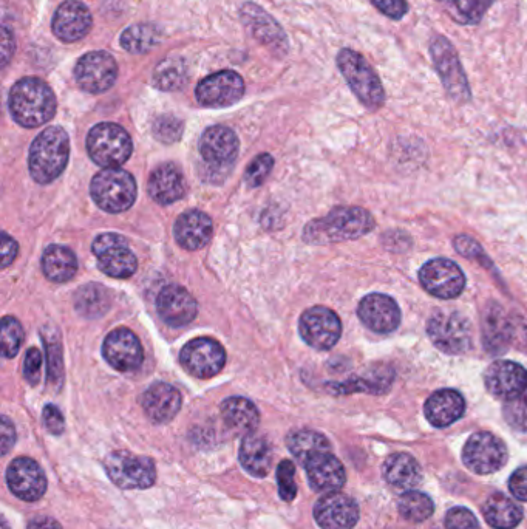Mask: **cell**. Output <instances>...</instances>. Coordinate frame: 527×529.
<instances>
[{
	"label": "cell",
	"mask_w": 527,
	"mask_h": 529,
	"mask_svg": "<svg viewBox=\"0 0 527 529\" xmlns=\"http://www.w3.org/2000/svg\"><path fill=\"white\" fill-rule=\"evenodd\" d=\"M376 222L364 208H334L322 219L313 220L303 229V239L311 245L356 240L373 231Z\"/></svg>",
	"instance_id": "cell-1"
},
{
	"label": "cell",
	"mask_w": 527,
	"mask_h": 529,
	"mask_svg": "<svg viewBox=\"0 0 527 529\" xmlns=\"http://www.w3.org/2000/svg\"><path fill=\"white\" fill-rule=\"evenodd\" d=\"M8 107H10L11 117L19 126L34 129V127L44 126L55 117L58 103H56L55 92L51 90L47 82L28 76V78L19 79L11 87Z\"/></svg>",
	"instance_id": "cell-2"
},
{
	"label": "cell",
	"mask_w": 527,
	"mask_h": 529,
	"mask_svg": "<svg viewBox=\"0 0 527 529\" xmlns=\"http://www.w3.org/2000/svg\"><path fill=\"white\" fill-rule=\"evenodd\" d=\"M70 158V138L62 127L51 126L30 147L28 166L33 180L48 185L64 172Z\"/></svg>",
	"instance_id": "cell-3"
},
{
	"label": "cell",
	"mask_w": 527,
	"mask_h": 529,
	"mask_svg": "<svg viewBox=\"0 0 527 529\" xmlns=\"http://www.w3.org/2000/svg\"><path fill=\"white\" fill-rule=\"evenodd\" d=\"M337 67L351 92L367 109L379 110L384 106L385 92L381 79L361 53L342 48L337 55Z\"/></svg>",
	"instance_id": "cell-4"
},
{
	"label": "cell",
	"mask_w": 527,
	"mask_h": 529,
	"mask_svg": "<svg viewBox=\"0 0 527 529\" xmlns=\"http://www.w3.org/2000/svg\"><path fill=\"white\" fill-rule=\"evenodd\" d=\"M90 192L96 205L112 214L132 208L138 194L135 178L121 168H107L98 172L93 177Z\"/></svg>",
	"instance_id": "cell-5"
},
{
	"label": "cell",
	"mask_w": 527,
	"mask_h": 529,
	"mask_svg": "<svg viewBox=\"0 0 527 529\" xmlns=\"http://www.w3.org/2000/svg\"><path fill=\"white\" fill-rule=\"evenodd\" d=\"M87 152L98 166L119 168L132 155V138L118 124H96L87 135Z\"/></svg>",
	"instance_id": "cell-6"
},
{
	"label": "cell",
	"mask_w": 527,
	"mask_h": 529,
	"mask_svg": "<svg viewBox=\"0 0 527 529\" xmlns=\"http://www.w3.org/2000/svg\"><path fill=\"white\" fill-rule=\"evenodd\" d=\"M427 335L447 355H463L472 347V324L459 311H436L427 322Z\"/></svg>",
	"instance_id": "cell-7"
},
{
	"label": "cell",
	"mask_w": 527,
	"mask_h": 529,
	"mask_svg": "<svg viewBox=\"0 0 527 529\" xmlns=\"http://www.w3.org/2000/svg\"><path fill=\"white\" fill-rule=\"evenodd\" d=\"M430 55H432L436 72H438L447 95L455 103H469L470 98H472L469 81H467L466 72H464L452 42L444 36H435L430 42Z\"/></svg>",
	"instance_id": "cell-8"
},
{
	"label": "cell",
	"mask_w": 527,
	"mask_h": 529,
	"mask_svg": "<svg viewBox=\"0 0 527 529\" xmlns=\"http://www.w3.org/2000/svg\"><path fill=\"white\" fill-rule=\"evenodd\" d=\"M104 469L110 480L121 489H149L157 482V468L152 458L129 451L107 455Z\"/></svg>",
	"instance_id": "cell-9"
},
{
	"label": "cell",
	"mask_w": 527,
	"mask_h": 529,
	"mask_svg": "<svg viewBox=\"0 0 527 529\" xmlns=\"http://www.w3.org/2000/svg\"><path fill=\"white\" fill-rule=\"evenodd\" d=\"M509 458L506 444L490 432H476L464 444L463 461L478 475L493 474L504 468Z\"/></svg>",
	"instance_id": "cell-10"
},
{
	"label": "cell",
	"mask_w": 527,
	"mask_h": 529,
	"mask_svg": "<svg viewBox=\"0 0 527 529\" xmlns=\"http://www.w3.org/2000/svg\"><path fill=\"white\" fill-rule=\"evenodd\" d=\"M92 250L98 259L99 270L107 276L127 279L136 273L138 260L130 250L126 237L112 233L101 234L93 242Z\"/></svg>",
	"instance_id": "cell-11"
},
{
	"label": "cell",
	"mask_w": 527,
	"mask_h": 529,
	"mask_svg": "<svg viewBox=\"0 0 527 529\" xmlns=\"http://www.w3.org/2000/svg\"><path fill=\"white\" fill-rule=\"evenodd\" d=\"M419 282L427 293L438 299H455L466 288L463 270L449 259H433L419 270Z\"/></svg>",
	"instance_id": "cell-12"
},
{
	"label": "cell",
	"mask_w": 527,
	"mask_h": 529,
	"mask_svg": "<svg viewBox=\"0 0 527 529\" xmlns=\"http://www.w3.org/2000/svg\"><path fill=\"white\" fill-rule=\"evenodd\" d=\"M299 332L303 341L316 350H330L342 335V322L333 310L313 307L300 316Z\"/></svg>",
	"instance_id": "cell-13"
},
{
	"label": "cell",
	"mask_w": 527,
	"mask_h": 529,
	"mask_svg": "<svg viewBox=\"0 0 527 529\" xmlns=\"http://www.w3.org/2000/svg\"><path fill=\"white\" fill-rule=\"evenodd\" d=\"M245 95V81L232 70L214 73L201 79L195 96L198 103L209 109H223L238 103Z\"/></svg>",
	"instance_id": "cell-14"
},
{
	"label": "cell",
	"mask_w": 527,
	"mask_h": 529,
	"mask_svg": "<svg viewBox=\"0 0 527 529\" xmlns=\"http://www.w3.org/2000/svg\"><path fill=\"white\" fill-rule=\"evenodd\" d=\"M118 64L107 52H90L79 59L75 67V79L84 92L99 95L115 86Z\"/></svg>",
	"instance_id": "cell-15"
},
{
	"label": "cell",
	"mask_w": 527,
	"mask_h": 529,
	"mask_svg": "<svg viewBox=\"0 0 527 529\" xmlns=\"http://www.w3.org/2000/svg\"><path fill=\"white\" fill-rule=\"evenodd\" d=\"M180 359L192 376L212 378L225 367L226 352L215 339L197 338L184 345Z\"/></svg>",
	"instance_id": "cell-16"
},
{
	"label": "cell",
	"mask_w": 527,
	"mask_h": 529,
	"mask_svg": "<svg viewBox=\"0 0 527 529\" xmlns=\"http://www.w3.org/2000/svg\"><path fill=\"white\" fill-rule=\"evenodd\" d=\"M7 485L17 499L24 502H38L48 488L47 477L41 466L28 457L11 461L7 469Z\"/></svg>",
	"instance_id": "cell-17"
},
{
	"label": "cell",
	"mask_w": 527,
	"mask_h": 529,
	"mask_svg": "<svg viewBox=\"0 0 527 529\" xmlns=\"http://www.w3.org/2000/svg\"><path fill=\"white\" fill-rule=\"evenodd\" d=\"M102 355L118 372H133L143 364L144 353L140 339L129 328H116L102 344Z\"/></svg>",
	"instance_id": "cell-18"
},
{
	"label": "cell",
	"mask_w": 527,
	"mask_h": 529,
	"mask_svg": "<svg viewBox=\"0 0 527 529\" xmlns=\"http://www.w3.org/2000/svg\"><path fill=\"white\" fill-rule=\"evenodd\" d=\"M527 384V370L514 361H497L484 372V386L498 400H517Z\"/></svg>",
	"instance_id": "cell-19"
},
{
	"label": "cell",
	"mask_w": 527,
	"mask_h": 529,
	"mask_svg": "<svg viewBox=\"0 0 527 529\" xmlns=\"http://www.w3.org/2000/svg\"><path fill=\"white\" fill-rule=\"evenodd\" d=\"M359 516L356 500L340 492L323 495L314 506V519L322 529H353Z\"/></svg>",
	"instance_id": "cell-20"
},
{
	"label": "cell",
	"mask_w": 527,
	"mask_h": 529,
	"mask_svg": "<svg viewBox=\"0 0 527 529\" xmlns=\"http://www.w3.org/2000/svg\"><path fill=\"white\" fill-rule=\"evenodd\" d=\"M357 316L365 327L379 335L395 332L401 324V310L395 299L387 294H368L357 307Z\"/></svg>",
	"instance_id": "cell-21"
},
{
	"label": "cell",
	"mask_w": 527,
	"mask_h": 529,
	"mask_svg": "<svg viewBox=\"0 0 527 529\" xmlns=\"http://www.w3.org/2000/svg\"><path fill=\"white\" fill-rule=\"evenodd\" d=\"M93 18L89 8L79 0H65L53 16L51 28L59 41L65 44L81 41L92 30Z\"/></svg>",
	"instance_id": "cell-22"
},
{
	"label": "cell",
	"mask_w": 527,
	"mask_h": 529,
	"mask_svg": "<svg viewBox=\"0 0 527 529\" xmlns=\"http://www.w3.org/2000/svg\"><path fill=\"white\" fill-rule=\"evenodd\" d=\"M240 18L255 41H259L260 44L276 52L286 53L288 39H286L285 31L280 27L279 22L269 16L262 7L248 2L240 10Z\"/></svg>",
	"instance_id": "cell-23"
},
{
	"label": "cell",
	"mask_w": 527,
	"mask_h": 529,
	"mask_svg": "<svg viewBox=\"0 0 527 529\" xmlns=\"http://www.w3.org/2000/svg\"><path fill=\"white\" fill-rule=\"evenodd\" d=\"M395 383L393 367L378 364L365 370L361 375L342 381V383H327L325 389L336 396L351 395V393H370V395H384Z\"/></svg>",
	"instance_id": "cell-24"
},
{
	"label": "cell",
	"mask_w": 527,
	"mask_h": 529,
	"mask_svg": "<svg viewBox=\"0 0 527 529\" xmlns=\"http://www.w3.org/2000/svg\"><path fill=\"white\" fill-rule=\"evenodd\" d=\"M238 138L226 126L209 127L200 140V154L211 168H229L238 154Z\"/></svg>",
	"instance_id": "cell-25"
},
{
	"label": "cell",
	"mask_w": 527,
	"mask_h": 529,
	"mask_svg": "<svg viewBox=\"0 0 527 529\" xmlns=\"http://www.w3.org/2000/svg\"><path fill=\"white\" fill-rule=\"evenodd\" d=\"M157 310L167 325L178 328L194 321L198 305L189 291L178 285H169L158 294Z\"/></svg>",
	"instance_id": "cell-26"
},
{
	"label": "cell",
	"mask_w": 527,
	"mask_h": 529,
	"mask_svg": "<svg viewBox=\"0 0 527 529\" xmlns=\"http://www.w3.org/2000/svg\"><path fill=\"white\" fill-rule=\"evenodd\" d=\"M484 349L490 355H503L512 344V316L497 302H489L481 321Z\"/></svg>",
	"instance_id": "cell-27"
},
{
	"label": "cell",
	"mask_w": 527,
	"mask_h": 529,
	"mask_svg": "<svg viewBox=\"0 0 527 529\" xmlns=\"http://www.w3.org/2000/svg\"><path fill=\"white\" fill-rule=\"evenodd\" d=\"M305 469L311 488L322 494L340 491L347 482L344 465L331 452H323L311 458Z\"/></svg>",
	"instance_id": "cell-28"
},
{
	"label": "cell",
	"mask_w": 527,
	"mask_h": 529,
	"mask_svg": "<svg viewBox=\"0 0 527 529\" xmlns=\"http://www.w3.org/2000/svg\"><path fill=\"white\" fill-rule=\"evenodd\" d=\"M144 412L147 418L155 424H166L177 417L180 412L183 398L180 390L166 383H155L144 392L143 400Z\"/></svg>",
	"instance_id": "cell-29"
},
{
	"label": "cell",
	"mask_w": 527,
	"mask_h": 529,
	"mask_svg": "<svg viewBox=\"0 0 527 529\" xmlns=\"http://www.w3.org/2000/svg\"><path fill=\"white\" fill-rule=\"evenodd\" d=\"M212 220L206 212L192 209L178 217L174 226V236L178 245L187 251L201 250L208 245L212 236Z\"/></svg>",
	"instance_id": "cell-30"
},
{
	"label": "cell",
	"mask_w": 527,
	"mask_h": 529,
	"mask_svg": "<svg viewBox=\"0 0 527 529\" xmlns=\"http://www.w3.org/2000/svg\"><path fill=\"white\" fill-rule=\"evenodd\" d=\"M425 418L435 427H447L456 423L466 412L464 396L453 389H442L425 401Z\"/></svg>",
	"instance_id": "cell-31"
},
{
	"label": "cell",
	"mask_w": 527,
	"mask_h": 529,
	"mask_svg": "<svg viewBox=\"0 0 527 529\" xmlns=\"http://www.w3.org/2000/svg\"><path fill=\"white\" fill-rule=\"evenodd\" d=\"M147 188L150 197L160 205L178 202L186 192L183 172L175 164H163L152 172Z\"/></svg>",
	"instance_id": "cell-32"
},
{
	"label": "cell",
	"mask_w": 527,
	"mask_h": 529,
	"mask_svg": "<svg viewBox=\"0 0 527 529\" xmlns=\"http://www.w3.org/2000/svg\"><path fill=\"white\" fill-rule=\"evenodd\" d=\"M221 418L229 431L235 435H251L259 427L260 413L252 401L243 396H232L220 407Z\"/></svg>",
	"instance_id": "cell-33"
},
{
	"label": "cell",
	"mask_w": 527,
	"mask_h": 529,
	"mask_svg": "<svg viewBox=\"0 0 527 529\" xmlns=\"http://www.w3.org/2000/svg\"><path fill=\"white\" fill-rule=\"evenodd\" d=\"M382 475L388 485L398 489H413L422 482L421 466L412 455L404 452L391 454L384 461Z\"/></svg>",
	"instance_id": "cell-34"
},
{
	"label": "cell",
	"mask_w": 527,
	"mask_h": 529,
	"mask_svg": "<svg viewBox=\"0 0 527 529\" xmlns=\"http://www.w3.org/2000/svg\"><path fill=\"white\" fill-rule=\"evenodd\" d=\"M238 458L243 469L252 477L265 478L271 471L272 448L265 437L257 434L246 435L243 438Z\"/></svg>",
	"instance_id": "cell-35"
},
{
	"label": "cell",
	"mask_w": 527,
	"mask_h": 529,
	"mask_svg": "<svg viewBox=\"0 0 527 529\" xmlns=\"http://www.w3.org/2000/svg\"><path fill=\"white\" fill-rule=\"evenodd\" d=\"M481 511L486 522L495 529H514L523 522V509L503 494L490 495Z\"/></svg>",
	"instance_id": "cell-36"
},
{
	"label": "cell",
	"mask_w": 527,
	"mask_h": 529,
	"mask_svg": "<svg viewBox=\"0 0 527 529\" xmlns=\"http://www.w3.org/2000/svg\"><path fill=\"white\" fill-rule=\"evenodd\" d=\"M45 277L55 284H65L78 273V260L72 250L65 246L51 245L42 256Z\"/></svg>",
	"instance_id": "cell-37"
},
{
	"label": "cell",
	"mask_w": 527,
	"mask_h": 529,
	"mask_svg": "<svg viewBox=\"0 0 527 529\" xmlns=\"http://www.w3.org/2000/svg\"><path fill=\"white\" fill-rule=\"evenodd\" d=\"M289 452L302 463L303 466L323 452H331V443L325 435L311 429H299L286 437Z\"/></svg>",
	"instance_id": "cell-38"
},
{
	"label": "cell",
	"mask_w": 527,
	"mask_h": 529,
	"mask_svg": "<svg viewBox=\"0 0 527 529\" xmlns=\"http://www.w3.org/2000/svg\"><path fill=\"white\" fill-rule=\"evenodd\" d=\"M453 21L461 25L480 24L495 0H436Z\"/></svg>",
	"instance_id": "cell-39"
},
{
	"label": "cell",
	"mask_w": 527,
	"mask_h": 529,
	"mask_svg": "<svg viewBox=\"0 0 527 529\" xmlns=\"http://www.w3.org/2000/svg\"><path fill=\"white\" fill-rule=\"evenodd\" d=\"M153 86L163 92L180 90L187 82V67L184 59L166 58L157 65L152 76Z\"/></svg>",
	"instance_id": "cell-40"
},
{
	"label": "cell",
	"mask_w": 527,
	"mask_h": 529,
	"mask_svg": "<svg viewBox=\"0 0 527 529\" xmlns=\"http://www.w3.org/2000/svg\"><path fill=\"white\" fill-rule=\"evenodd\" d=\"M75 307L85 318H98L110 307V294L98 284L84 285L75 296Z\"/></svg>",
	"instance_id": "cell-41"
},
{
	"label": "cell",
	"mask_w": 527,
	"mask_h": 529,
	"mask_svg": "<svg viewBox=\"0 0 527 529\" xmlns=\"http://www.w3.org/2000/svg\"><path fill=\"white\" fill-rule=\"evenodd\" d=\"M161 33L155 25L136 24L127 28L121 35V45L132 55H143L160 42Z\"/></svg>",
	"instance_id": "cell-42"
},
{
	"label": "cell",
	"mask_w": 527,
	"mask_h": 529,
	"mask_svg": "<svg viewBox=\"0 0 527 529\" xmlns=\"http://www.w3.org/2000/svg\"><path fill=\"white\" fill-rule=\"evenodd\" d=\"M398 511L408 522L421 523L433 516L435 503L424 492L408 491L399 497Z\"/></svg>",
	"instance_id": "cell-43"
},
{
	"label": "cell",
	"mask_w": 527,
	"mask_h": 529,
	"mask_svg": "<svg viewBox=\"0 0 527 529\" xmlns=\"http://www.w3.org/2000/svg\"><path fill=\"white\" fill-rule=\"evenodd\" d=\"M48 362V386L58 387L62 381V345L58 332L53 327H45L42 332Z\"/></svg>",
	"instance_id": "cell-44"
},
{
	"label": "cell",
	"mask_w": 527,
	"mask_h": 529,
	"mask_svg": "<svg viewBox=\"0 0 527 529\" xmlns=\"http://www.w3.org/2000/svg\"><path fill=\"white\" fill-rule=\"evenodd\" d=\"M24 342V328L21 322L13 316H5L2 319V355L5 358H14L21 350Z\"/></svg>",
	"instance_id": "cell-45"
},
{
	"label": "cell",
	"mask_w": 527,
	"mask_h": 529,
	"mask_svg": "<svg viewBox=\"0 0 527 529\" xmlns=\"http://www.w3.org/2000/svg\"><path fill=\"white\" fill-rule=\"evenodd\" d=\"M277 485H279L280 499L291 503L296 499V465L291 460L280 461L277 468Z\"/></svg>",
	"instance_id": "cell-46"
},
{
	"label": "cell",
	"mask_w": 527,
	"mask_h": 529,
	"mask_svg": "<svg viewBox=\"0 0 527 529\" xmlns=\"http://www.w3.org/2000/svg\"><path fill=\"white\" fill-rule=\"evenodd\" d=\"M153 135L161 143H177L183 135V123L177 117L172 115H163L158 117L153 123Z\"/></svg>",
	"instance_id": "cell-47"
},
{
	"label": "cell",
	"mask_w": 527,
	"mask_h": 529,
	"mask_svg": "<svg viewBox=\"0 0 527 529\" xmlns=\"http://www.w3.org/2000/svg\"><path fill=\"white\" fill-rule=\"evenodd\" d=\"M272 166H274V158L271 155L262 154L259 157H255L245 172L246 185L249 188H257V186L263 185L268 175L271 174Z\"/></svg>",
	"instance_id": "cell-48"
},
{
	"label": "cell",
	"mask_w": 527,
	"mask_h": 529,
	"mask_svg": "<svg viewBox=\"0 0 527 529\" xmlns=\"http://www.w3.org/2000/svg\"><path fill=\"white\" fill-rule=\"evenodd\" d=\"M504 418L517 431L527 432V401H524L523 398L506 401Z\"/></svg>",
	"instance_id": "cell-49"
},
{
	"label": "cell",
	"mask_w": 527,
	"mask_h": 529,
	"mask_svg": "<svg viewBox=\"0 0 527 529\" xmlns=\"http://www.w3.org/2000/svg\"><path fill=\"white\" fill-rule=\"evenodd\" d=\"M444 525L447 529H481L473 512L463 506H456L446 514Z\"/></svg>",
	"instance_id": "cell-50"
},
{
	"label": "cell",
	"mask_w": 527,
	"mask_h": 529,
	"mask_svg": "<svg viewBox=\"0 0 527 529\" xmlns=\"http://www.w3.org/2000/svg\"><path fill=\"white\" fill-rule=\"evenodd\" d=\"M42 353L38 349H28L24 359V378L31 386H38L41 379Z\"/></svg>",
	"instance_id": "cell-51"
},
{
	"label": "cell",
	"mask_w": 527,
	"mask_h": 529,
	"mask_svg": "<svg viewBox=\"0 0 527 529\" xmlns=\"http://www.w3.org/2000/svg\"><path fill=\"white\" fill-rule=\"evenodd\" d=\"M42 420H44L45 429L48 434L62 435L65 431V420L61 410L55 404H47L42 412Z\"/></svg>",
	"instance_id": "cell-52"
},
{
	"label": "cell",
	"mask_w": 527,
	"mask_h": 529,
	"mask_svg": "<svg viewBox=\"0 0 527 529\" xmlns=\"http://www.w3.org/2000/svg\"><path fill=\"white\" fill-rule=\"evenodd\" d=\"M371 4L393 21H401L408 11L407 0H371Z\"/></svg>",
	"instance_id": "cell-53"
},
{
	"label": "cell",
	"mask_w": 527,
	"mask_h": 529,
	"mask_svg": "<svg viewBox=\"0 0 527 529\" xmlns=\"http://www.w3.org/2000/svg\"><path fill=\"white\" fill-rule=\"evenodd\" d=\"M509 491L515 499L527 502V466H521L509 478Z\"/></svg>",
	"instance_id": "cell-54"
},
{
	"label": "cell",
	"mask_w": 527,
	"mask_h": 529,
	"mask_svg": "<svg viewBox=\"0 0 527 529\" xmlns=\"http://www.w3.org/2000/svg\"><path fill=\"white\" fill-rule=\"evenodd\" d=\"M455 248L461 256L469 257L473 260H483L484 251L480 243H476L472 237L458 236L455 239Z\"/></svg>",
	"instance_id": "cell-55"
},
{
	"label": "cell",
	"mask_w": 527,
	"mask_h": 529,
	"mask_svg": "<svg viewBox=\"0 0 527 529\" xmlns=\"http://www.w3.org/2000/svg\"><path fill=\"white\" fill-rule=\"evenodd\" d=\"M0 432H2V438H0V446H2V455H8V452L13 449L14 443H16V429L14 424L11 423L10 418L2 417V426H0Z\"/></svg>",
	"instance_id": "cell-56"
},
{
	"label": "cell",
	"mask_w": 527,
	"mask_h": 529,
	"mask_svg": "<svg viewBox=\"0 0 527 529\" xmlns=\"http://www.w3.org/2000/svg\"><path fill=\"white\" fill-rule=\"evenodd\" d=\"M14 52H16V39H14L13 31L4 25L2 27V67L10 64Z\"/></svg>",
	"instance_id": "cell-57"
},
{
	"label": "cell",
	"mask_w": 527,
	"mask_h": 529,
	"mask_svg": "<svg viewBox=\"0 0 527 529\" xmlns=\"http://www.w3.org/2000/svg\"><path fill=\"white\" fill-rule=\"evenodd\" d=\"M514 342L520 349H527V321L518 316H512V344Z\"/></svg>",
	"instance_id": "cell-58"
},
{
	"label": "cell",
	"mask_w": 527,
	"mask_h": 529,
	"mask_svg": "<svg viewBox=\"0 0 527 529\" xmlns=\"http://www.w3.org/2000/svg\"><path fill=\"white\" fill-rule=\"evenodd\" d=\"M17 251H19V246H17L16 240L8 236L7 233L2 234V267H10L16 259Z\"/></svg>",
	"instance_id": "cell-59"
},
{
	"label": "cell",
	"mask_w": 527,
	"mask_h": 529,
	"mask_svg": "<svg viewBox=\"0 0 527 529\" xmlns=\"http://www.w3.org/2000/svg\"><path fill=\"white\" fill-rule=\"evenodd\" d=\"M27 529H62L59 525L58 520L51 519V517H34L33 520L28 522Z\"/></svg>",
	"instance_id": "cell-60"
},
{
	"label": "cell",
	"mask_w": 527,
	"mask_h": 529,
	"mask_svg": "<svg viewBox=\"0 0 527 529\" xmlns=\"http://www.w3.org/2000/svg\"><path fill=\"white\" fill-rule=\"evenodd\" d=\"M2 526H4V528L2 529H10V526H8L7 519L2 520Z\"/></svg>",
	"instance_id": "cell-61"
},
{
	"label": "cell",
	"mask_w": 527,
	"mask_h": 529,
	"mask_svg": "<svg viewBox=\"0 0 527 529\" xmlns=\"http://www.w3.org/2000/svg\"><path fill=\"white\" fill-rule=\"evenodd\" d=\"M520 398H523L524 401H527V384L526 389H524L523 395H521Z\"/></svg>",
	"instance_id": "cell-62"
}]
</instances>
